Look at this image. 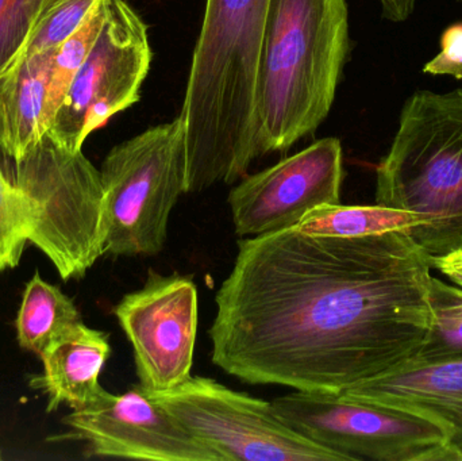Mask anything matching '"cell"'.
I'll list each match as a JSON object with an SVG mask.
<instances>
[{
    "label": "cell",
    "mask_w": 462,
    "mask_h": 461,
    "mask_svg": "<svg viewBox=\"0 0 462 461\" xmlns=\"http://www.w3.org/2000/svg\"><path fill=\"white\" fill-rule=\"evenodd\" d=\"M272 405L291 429L349 461H461L444 428L403 409L298 390Z\"/></svg>",
    "instance_id": "obj_7"
},
{
    "label": "cell",
    "mask_w": 462,
    "mask_h": 461,
    "mask_svg": "<svg viewBox=\"0 0 462 461\" xmlns=\"http://www.w3.org/2000/svg\"><path fill=\"white\" fill-rule=\"evenodd\" d=\"M423 72L462 80V23L452 24L442 32L441 51L423 67Z\"/></svg>",
    "instance_id": "obj_23"
},
{
    "label": "cell",
    "mask_w": 462,
    "mask_h": 461,
    "mask_svg": "<svg viewBox=\"0 0 462 461\" xmlns=\"http://www.w3.org/2000/svg\"><path fill=\"white\" fill-rule=\"evenodd\" d=\"M105 189V254L156 256L171 213L187 194L183 119L143 130L114 146L100 170Z\"/></svg>",
    "instance_id": "obj_6"
},
{
    "label": "cell",
    "mask_w": 462,
    "mask_h": 461,
    "mask_svg": "<svg viewBox=\"0 0 462 461\" xmlns=\"http://www.w3.org/2000/svg\"><path fill=\"white\" fill-rule=\"evenodd\" d=\"M80 322L73 300L59 287L42 281L37 271L24 289L15 319L19 346L41 357Z\"/></svg>",
    "instance_id": "obj_17"
},
{
    "label": "cell",
    "mask_w": 462,
    "mask_h": 461,
    "mask_svg": "<svg viewBox=\"0 0 462 461\" xmlns=\"http://www.w3.org/2000/svg\"><path fill=\"white\" fill-rule=\"evenodd\" d=\"M49 0H0V76L23 53Z\"/></svg>",
    "instance_id": "obj_21"
},
{
    "label": "cell",
    "mask_w": 462,
    "mask_h": 461,
    "mask_svg": "<svg viewBox=\"0 0 462 461\" xmlns=\"http://www.w3.org/2000/svg\"><path fill=\"white\" fill-rule=\"evenodd\" d=\"M148 394L222 461H349L291 429L272 402L214 379L191 376L180 386Z\"/></svg>",
    "instance_id": "obj_8"
},
{
    "label": "cell",
    "mask_w": 462,
    "mask_h": 461,
    "mask_svg": "<svg viewBox=\"0 0 462 461\" xmlns=\"http://www.w3.org/2000/svg\"><path fill=\"white\" fill-rule=\"evenodd\" d=\"M103 19H105V0H99L86 22L54 51L51 78H49L48 108H46L49 129L57 110L64 102L76 75L80 70L87 54L91 51L99 34Z\"/></svg>",
    "instance_id": "obj_19"
},
{
    "label": "cell",
    "mask_w": 462,
    "mask_h": 461,
    "mask_svg": "<svg viewBox=\"0 0 462 461\" xmlns=\"http://www.w3.org/2000/svg\"><path fill=\"white\" fill-rule=\"evenodd\" d=\"M271 0H206L183 106L187 192L245 178L257 157L258 88Z\"/></svg>",
    "instance_id": "obj_2"
},
{
    "label": "cell",
    "mask_w": 462,
    "mask_h": 461,
    "mask_svg": "<svg viewBox=\"0 0 462 461\" xmlns=\"http://www.w3.org/2000/svg\"><path fill=\"white\" fill-rule=\"evenodd\" d=\"M431 257L406 232L282 230L238 243L208 330L239 381L341 392L417 356L431 325Z\"/></svg>",
    "instance_id": "obj_1"
},
{
    "label": "cell",
    "mask_w": 462,
    "mask_h": 461,
    "mask_svg": "<svg viewBox=\"0 0 462 461\" xmlns=\"http://www.w3.org/2000/svg\"><path fill=\"white\" fill-rule=\"evenodd\" d=\"M429 221L420 214L374 206L323 205L303 217L293 229L312 235L326 237H363L388 232H406L417 240Z\"/></svg>",
    "instance_id": "obj_16"
},
{
    "label": "cell",
    "mask_w": 462,
    "mask_h": 461,
    "mask_svg": "<svg viewBox=\"0 0 462 461\" xmlns=\"http://www.w3.org/2000/svg\"><path fill=\"white\" fill-rule=\"evenodd\" d=\"M5 171L23 200L30 243L62 281L83 278L105 254L100 171L83 152L69 151L49 134Z\"/></svg>",
    "instance_id": "obj_5"
},
{
    "label": "cell",
    "mask_w": 462,
    "mask_h": 461,
    "mask_svg": "<svg viewBox=\"0 0 462 461\" xmlns=\"http://www.w3.org/2000/svg\"><path fill=\"white\" fill-rule=\"evenodd\" d=\"M349 53L346 0H271L258 88L261 156L325 122Z\"/></svg>",
    "instance_id": "obj_3"
},
{
    "label": "cell",
    "mask_w": 462,
    "mask_h": 461,
    "mask_svg": "<svg viewBox=\"0 0 462 461\" xmlns=\"http://www.w3.org/2000/svg\"><path fill=\"white\" fill-rule=\"evenodd\" d=\"M3 459V456H2V451H0V460Z\"/></svg>",
    "instance_id": "obj_26"
},
{
    "label": "cell",
    "mask_w": 462,
    "mask_h": 461,
    "mask_svg": "<svg viewBox=\"0 0 462 461\" xmlns=\"http://www.w3.org/2000/svg\"><path fill=\"white\" fill-rule=\"evenodd\" d=\"M342 398L420 414L444 428L462 461V356L410 362L338 392Z\"/></svg>",
    "instance_id": "obj_13"
},
{
    "label": "cell",
    "mask_w": 462,
    "mask_h": 461,
    "mask_svg": "<svg viewBox=\"0 0 462 461\" xmlns=\"http://www.w3.org/2000/svg\"><path fill=\"white\" fill-rule=\"evenodd\" d=\"M344 178L341 141H315L231 189L234 230L241 237H257L293 229L315 207L341 203Z\"/></svg>",
    "instance_id": "obj_11"
},
{
    "label": "cell",
    "mask_w": 462,
    "mask_h": 461,
    "mask_svg": "<svg viewBox=\"0 0 462 461\" xmlns=\"http://www.w3.org/2000/svg\"><path fill=\"white\" fill-rule=\"evenodd\" d=\"M431 267L433 270L439 271L442 275L449 278L453 283L461 286L462 284V249L450 252L441 257H433L431 259Z\"/></svg>",
    "instance_id": "obj_24"
},
{
    "label": "cell",
    "mask_w": 462,
    "mask_h": 461,
    "mask_svg": "<svg viewBox=\"0 0 462 461\" xmlns=\"http://www.w3.org/2000/svg\"><path fill=\"white\" fill-rule=\"evenodd\" d=\"M429 302L430 329L411 362L433 363L462 356V287L431 276Z\"/></svg>",
    "instance_id": "obj_18"
},
{
    "label": "cell",
    "mask_w": 462,
    "mask_h": 461,
    "mask_svg": "<svg viewBox=\"0 0 462 461\" xmlns=\"http://www.w3.org/2000/svg\"><path fill=\"white\" fill-rule=\"evenodd\" d=\"M376 175V205L430 221L415 243L431 259L462 249V88L407 99Z\"/></svg>",
    "instance_id": "obj_4"
},
{
    "label": "cell",
    "mask_w": 462,
    "mask_h": 461,
    "mask_svg": "<svg viewBox=\"0 0 462 461\" xmlns=\"http://www.w3.org/2000/svg\"><path fill=\"white\" fill-rule=\"evenodd\" d=\"M460 287H462V284H461V286H460Z\"/></svg>",
    "instance_id": "obj_27"
},
{
    "label": "cell",
    "mask_w": 462,
    "mask_h": 461,
    "mask_svg": "<svg viewBox=\"0 0 462 461\" xmlns=\"http://www.w3.org/2000/svg\"><path fill=\"white\" fill-rule=\"evenodd\" d=\"M99 0H49L21 57L59 48L88 18Z\"/></svg>",
    "instance_id": "obj_20"
},
{
    "label": "cell",
    "mask_w": 462,
    "mask_h": 461,
    "mask_svg": "<svg viewBox=\"0 0 462 461\" xmlns=\"http://www.w3.org/2000/svg\"><path fill=\"white\" fill-rule=\"evenodd\" d=\"M70 438L88 443L91 456L152 461H222L141 384L121 395L103 392L97 401L62 420Z\"/></svg>",
    "instance_id": "obj_12"
},
{
    "label": "cell",
    "mask_w": 462,
    "mask_h": 461,
    "mask_svg": "<svg viewBox=\"0 0 462 461\" xmlns=\"http://www.w3.org/2000/svg\"><path fill=\"white\" fill-rule=\"evenodd\" d=\"M134 351L135 371L148 392H165L191 378L199 322L198 287L191 276L149 271L143 289L114 309Z\"/></svg>",
    "instance_id": "obj_10"
},
{
    "label": "cell",
    "mask_w": 462,
    "mask_h": 461,
    "mask_svg": "<svg viewBox=\"0 0 462 461\" xmlns=\"http://www.w3.org/2000/svg\"><path fill=\"white\" fill-rule=\"evenodd\" d=\"M382 7V14L388 21L401 23L414 13L418 0H377Z\"/></svg>",
    "instance_id": "obj_25"
},
{
    "label": "cell",
    "mask_w": 462,
    "mask_h": 461,
    "mask_svg": "<svg viewBox=\"0 0 462 461\" xmlns=\"http://www.w3.org/2000/svg\"><path fill=\"white\" fill-rule=\"evenodd\" d=\"M54 51L19 57L0 76V151L13 161L48 134L46 108Z\"/></svg>",
    "instance_id": "obj_15"
},
{
    "label": "cell",
    "mask_w": 462,
    "mask_h": 461,
    "mask_svg": "<svg viewBox=\"0 0 462 461\" xmlns=\"http://www.w3.org/2000/svg\"><path fill=\"white\" fill-rule=\"evenodd\" d=\"M27 243L29 226L23 200L0 164V275L19 264Z\"/></svg>",
    "instance_id": "obj_22"
},
{
    "label": "cell",
    "mask_w": 462,
    "mask_h": 461,
    "mask_svg": "<svg viewBox=\"0 0 462 461\" xmlns=\"http://www.w3.org/2000/svg\"><path fill=\"white\" fill-rule=\"evenodd\" d=\"M148 24L126 0H105L99 34L76 75L48 134L81 151L95 130L140 100L151 69Z\"/></svg>",
    "instance_id": "obj_9"
},
{
    "label": "cell",
    "mask_w": 462,
    "mask_h": 461,
    "mask_svg": "<svg viewBox=\"0 0 462 461\" xmlns=\"http://www.w3.org/2000/svg\"><path fill=\"white\" fill-rule=\"evenodd\" d=\"M110 356L108 336L80 322L41 356L42 375L32 379L30 386L48 397V413L62 403L78 410L105 392L99 376Z\"/></svg>",
    "instance_id": "obj_14"
}]
</instances>
